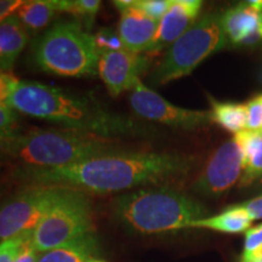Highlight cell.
I'll list each match as a JSON object with an SVG mask.
<instances>
[{"label":"cell","instance_id":"obj_34","mask_svg":"<svg viewBox=\"0 0 262 262\" xmlns=\"http://www.w3.org/2000/svg\"><path fill=\"white\" fill-rule=\"evenodd\" d=\"M257 33H258V35H260V37H262V14H260V19H258Z\"/></svg>","mask_w":262,"mask_h":262},{"label":"cell","instance_id":"obj_6","mask_svg":"<svg viewBox=\"0 0 262 262\" xmlns=\"http://www.w3.org/2000/svg\"><path fill=\"white\" fill-rule=\"evenodd\" d=\"M217 12H209L195 21L171 47L149 77L150 84L164 85L187 77L215 52L227 44L222 19Z\"/></svg>","mask_w":262,"mask_h":262},{"label":"cell","instance_id":"obj_3","mask_svg":"<svg viewBox=\"0 0 262 262\" xmlns=\"http://www.w3.org/2000/svg\"><path fill=\"white\" fill-rule=\"evenodd\" d=\"M119 152V140L70 129L18 133L0 143V155L31 168H57Z\"/></svg>","mask_w":262,"mask_h":262},{"label":"cell","instance_id":"obj_12","mask_svg":"<svg viewBox=\"0 0 262 262\" xmlns=\"http://www.w3.org/2000/svg\"><path fill=\"white\" fill-rule=\"evenodd\" d=\"M203 3L199 0H171V5L159 21L156 38L147 52H159L170 48L198 19Z\"/></svg>","mask_w":262,"mask_h":262},{"label":"cell","instance_id":"obj_27","mask_svg":"<svg viewBox=\"0 0 262 262\" xmlns=\"http://www.w3.org/2000/svg\"><path fill=\"white\" fill-rule=\"evenodd\" d=\"M26 234L0 242V262H15Z\"/></svg>","mask_w":262,"mask_h":262},{"label":"cell","instance_id":"obj_2","mask_svg":"<svg viewBox=\"0 0 262 262\" xmlns=\"http://www.w3.org/2000/svg\"><path fill=\"white\" fill-rule=\"evenodd\" d=\"M8 104L19 113L57 124L64 129L110 139L146 134L140 123L110 112L93 97L38 81H18Z\"/></svg>","mask_w":262,"mask_h":262},{"label":"cell","instance_id":"obj_22","mask_svg":"<svg viewBox=\"0 0 262 262\" xmlns=\"http://www.w3.org/2000/svg\"><path fill=\"white\" fill-rule=\"evenodd\" d=\"M94 39L100 54L125 50V47H124L122 39H120L119 33L112 28H101L94 35Z\"/></svg>","mask_w":262,"mask_h":262},{"label":"cell","instance_id":"obj_11","mask_svg":"<svg viewBox=\"0 0 262 262\" xmlns=\"http://www.w3.org/2000/svg\"><path fill=\"white\" fill-rule=\"evenodd\" d=\"M148 62L145 55L126 50L103 52L98 62V74L111 96L117 97L124 91L133 90Z\"/></svg>","mask_w":262,"mask_h":262},{"label":"cell","instance_id":"obj_14","mask_svg":"<svg viewBox=\"0 0 262 262\" xmlns=\"http://www.w3.org/2000/svg\"><path fill=\"white\" fill-rule=\"evenodd\" d=\"M226 38L231 44H243L257 34L260 12L255 11L248 3L228 9L221 16Z\"/></svg>","mask_w":262,"mask_h":262},{"label":"cell","instance_id":"obj_1","mask_svg":"<svg viewBox=\"0 0 262 262\" xmlns=\"http://www.w3.org/2000/svg\"><path fill=\"white\" fill-rule=\"evenodd\" d=\"M192 165V158L176 153L124 150L57 168L21 166L16 178L29 186H61L106 194L178 181L188 175Z\"/></svg>","mask_w":262,"mask_h":262},{"label":"cell","instance_id":"obj_25","mask_svg":"<svg viewBox=\"0 0 262 262\" xmlns=\"http://www.w3.org/2000/svg\"><path fill=\"white\" fill-rule=\"evenodd\" d=\"M134 5L147 17L159 22L168 12L171 0H134Z\"/></svg>","mask_w":262,"mask_h":262},{"label":"cell","instance_id":"obj_26","mask_svg":"<svg viewBox=\"0 0 262 262\" xmlns=\"http://www.w3.org/2000/svg\"><path fill=\"white\" fill-rule=\"evenodd\" d=\"M247 106V130L262 131V95L254 97Z\"/></svg>","mask_w":262,"mask_h":262},{"label":"cell","instance_id":"obj_4","mask_svg":"<svg viewBox=\"0 0 262 262\" xmlns=\"http://www.w3.org/2000/svg\"><path fill=\"white\" fill-rule=\"evenodd\" d=\"M112 212L124 227L140 234H158L187 229L206 217L202 203L168 187L139 189L116 198Z\"/></svg>","mask_w":262,"mask_h":262},{"label":"cell","instance_id":"obj_5","mask_svg":"<svg viewBox=\"0 0 262 262\" xmlns=\"http://www.w3.org/2000/svg\"><path fill=\"white\" fill-rule=\"evenodd\" d=\"M31 54L35 66L47 73L72 78L98 74L101 54L94 35L85 32L78 21L52 26L33 41Z\"/></svg>","mask_w":262,"mask_h":262},{"label":"cell","instance_id":"obj_31","mask_svg":"<svg viewBox=\"0 0 262 262\" xmlns=\"http://www.w3.org/2000/svg\"><path fill=\"white\" fill-rule=\"evenodd\" d=\"M21 0H0V22L11 16L12 12L17 11L22 5Z\"/></svg>","mask_w":262,"mask_h":262},{"label":"cell","instance_id":"obj_8","mask_svg":"<svg viewBox=\"0 0 262 262\" xmlns=\"http://www.w3.org/2000/svg\"><path fill=\"white\" fill-rule=\"evenodd\" d=\"M64 187L31 185L0 204V242L33 232Z\"/></svg>","mask_w":262,"mask_h":262},{"label":"cell","instance_id":"obj_13","mask_svg":"<svg viewBox=\"0 0 262 262\" xmlns=\"http://www.w3.org/2000/svg\"><path fill=\"white\" fill-rule=\"evenodd\" d=\"M159 22L147 17L134 5L120 11V19L118 24V33L122 39L126 51L134 54L147 52L155 40Z\"/></svg>","mask_w":262,"mask_h":262},{"label":"cell","instance_id":"obj_17","mask_svg":"<svg viewBox=\"0 0 262 262\" xmlns=\"http://www.w3.org/2000/svg\"><path fill=\"white\" fill-rule=\"evenodd\" d=\"M100 251L97 235L89 233L60 248L41 253L38 262H88Z\"/></svg>","mask_w":262,"mask_h":262},{"label":"cell","instance_id":"obj_36","mask_svg":"<svg viewBox=\"0 0 262 262\" xmlns=\"http://www.w3.org/2000/svg\"><path fill=\"white\" fill-rule=\"evenodd\" d=\"M88 262H106V261H103V260H98V258H91L90 261H88Z\"/></svg>","mask_w":262,"mask_h":262},{"label":"cell","instance_id":"obj_35","mask_svg":"<svg viewBox=\"0 0 262 262\" xmlns=\"http://www.w3.org/2000/svg\"><path fill=\"white\" fill-rule=\"evenodd\" d=\"M239 262H262V258H256V260H245V258L241 257V261Z\"/></svg>","mask_w":262,"mask_h":262},{"label":"cell","instance_id":"obj_15","mask_svg":"<svg viewBox=\"0 0 262 262\" xmlns=\"http://www.w3.org/2000/svg\"><path fill=\"white\" fill-rule=\"evenodd\" d=\"M28 42V32L16 15L0 22V71L8 72L14 67Z\"/></svg>","mask_w":262,"mask_h":262},{"label":"cell","instance_id":"obj_33","mask_svg":"<svg viewBox=\"0 0 262 262\" xmlns=\"http://www.w3.org/2000/svg\"><path fill=\"white\" fill-rule=\"evenodd\" d=\"M253 185H254L255 191H262V178L258 179L256 182L253 183Z\"/></svg>","mask_w":262,"mask_h":262},{"label":"cell","instance_id":"obj_21","mask_svg":"<svg viewBox=\"0 0 262 262\" xmlns=\"http://www.w3.org/2000/svg\"><path fill=\"white\" fill-rule=\"evenodd\" d=\"M100 8V0H67L66 12L75 16L81 26L90 29Z\"/></svg>","mask_w":262,"mask_h":262},{"label":"cell","instance_id":"obj_10","mask_svg":"<svg viewBox=\"0 0 262 262\" xmlns=\"http://www.w3.org/2000/svg\"><path fill=\"white\" fill-rule=\"evenodd\" d=\"M243 169L244 152L233 137L210 156L193 183V191L205 196H220L239 182Z\"/></svg>","mask_w":262,"mask_h":262},{"label":"cell","instance_id":"obj_20","mask_svg":"<svg viewBox=\"0 0 262 262\" xmlns=\"http://www.w3.org/2000/svg\"><path fill=\"white\" fill-rule=\"evenodd\" d=\"M211 106V120L222 129L235 135L247 130V106L234 102H221L209 96Z\"/></svg>","mask_w":262,"mask_h":262},{"label":"cell","instance_id":"obj_23","mask_svg":"<svg viewBox=\"0 0 262 262\" xmlns=\"http://www.w3.org/2000/svg\"><path fill=\"white\" fill-rule=\"evenodd\" d=\"M242 258L256 260L262 258V224L256 227L249 228L245 233L244 253Z\"/></svg>","mask_w":262,"mask_h":262},{"label":"cell","instance_id":"obj_24","mask_svg":"<svg viewBox=\"0 0 262 262\" xmlns=\"http://www.w3.org/2000/svg\"><path fill=\"white\" fill-rule=\"evenodd\" d=\"M18 134L17 116L9 104H0V143Z\"/></svg>","mask_w":262,"mask_h":262},{"label":"cell","instance_id":"obj_28","mask_svg":"<svg viewBox=\"0 0 262 262\" xmlns=\"http://www.w3.org/2000/svg\"><path fill=\"white\" fill-rule=\"evenodd\" d=\"M33 232H28L24 239L15 262H38L39 251L33 244Z\"/></svg>","mask_w":262,"mask_h":262},{"label":"cell","instance_id":"obj_18","mask_svg":"<svg viewBox=\"0 0 262 262\" xmlns=\"http://www.w3.org/2000/svg\"><path fill=\"white\" fill-rule=\"evenodd\" d=\"M251 220L241 205L229 206L220 214L203 217L188 225V228L211 229L221 233H242L250 228Z\"/></svg>","mask_w":262,"mask_h":262},{"label":"cell","instance_id":"obj_19","mask_svg":"<svg viewBox=\"0 0 262 262\" xmlns=\"http://www.w3.org/2000/svg\"><path fill=\"white\" fill-rule=\"evenodd\" d=\"M60 12V0H32L22 3L15 15L27 32L37 33L49 26Z\"/></svg>","mask_w":262,"mask_h":262},{"label":"cell","instance_id":"obj_30","mask_svg":"<svg viewBox=\"0 0 262 262\" xmlns=\"http://www.w3.org/2000/svg\"><path fill=\"white\" fill-rule=\"evenodd\" d=\"M245 211L248 212L249 217L251 221L254 220H261L262 219V194L256 198L251 199L243 203V204H239Z\"/></svg>","mask_w":262,"mask_h":262},{"label":"cell","instance_id":"obj_16","mask_svg":"<svg viewBox=\"0 0 262 262\" xmlns=\"http://www.w3.org/2000/svg\"><path fill=\"white\" fill-rule=\"evenodd\" d=\"M234 139L244 152V172L239 187H248L262 178V131L244 130Z\"/></svg>","mask_w":262,"mask_h":262},{"label":"cell","instance_id":"obj_32","mask_svg":"<svg viewBox=\"0 0 262 262\" xmlns=\"http://www.w3.org/2000/svg\"><path fill=\"white\" fill-rule=\"evenodd\" d=\"M247 3L255 10V11L262 14V0H250V2H247Z\"/></svg>","mask_w":262,"mask_h":262},{"label":"cell","instance_id":"obj_7","mask_svg":"<svg viewBox=\"0 0 262 262\" xmlns=\"http://www.w3.org/2000/svg\"><path fill=\"white\" fill-rule=\"evenodd\" d=\"M94 232L93 209L84 192L64 187L33 231V244L39 253L60 248Z\"/></svg>","mask_w":262,"mask_h":262},{"label":"cell","instance_id":"obj_29","mask_svg":"<svg viewBox=\"0 0 262 262\" xmlns=\"http://www.w3.org/2000/svg\"><path fill=\"white\" fill-rule=\"evenodd\" d=\"M18 81L15 75L9 72L0 71V104H8L12 90Z\"/></svg>","mask_w":262,"mask_h":262},{"label":"cell","instance_id":"obj_9","mask_svg":"<svg viewBox=\"0 0 262 262\" xmlns=\"http://www.w3.org/2000/svg\"><path fill=\"white\" fill-rule=\"evenodd\" d=\"M130 106L142 119L183 130H195L212 123L210 111H194L178 107L146 86L139 79L130 93Z\"/></svg>","mask_w":262,"mask_h":262}]
</instances>
